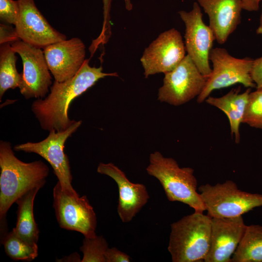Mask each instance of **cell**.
Instances as JSON below:
<instances>
[{
  "label": "cell",
  "mask_w": 262,
  "mask_h": 262,
  "mask_svg": "<svg viewBox=\"0 0 262 262\" xmlns=\"http://www.w3.org/2000/svg\"><path fill=\"white\" fill-rule=\"evenodd\" d=\"M118 76L116 72L105 73L102 67H92L85 59L78 72L63 82L55 81L50 92L44 99L38 98L32 105V110L44 130L65 131L74 122L68 117L72 101L93 86L99 79Z\"/></svg>",
  "instance_id": "6da1fadb"
},
{
  "label": "cell",
  "mask_w": 262,
  "mask_h": 262,
  "mask_svg": "<svg viewBox=\"0 0 262 262\" xmlns=\"http://www.w3.org/2000/svg\"><path fill=\"white\" fill-rule=\"evenodd\" d=\"M0 238L7 232V213L12 205L29 190L44 186L49 168L41 160L25 163L15 155L10 142H0Z\"/></svg>",
  "instance_id": "7a4b0ae2"
},
{
  "label": "cell",
  "mask_w": 262,
  "mask_h": 262,
  "mask_svg": "<svg viewBox=\"0 0 262 262\" xmlns=\"http://www.w3.org/2000/svg\"><path fill=\"white\" fill-rule=\"evenodd\" d=\"M212 217L195 211L171 225L168 250L173 262H204L211 245Z\"/></svg>",
  "instance_id": "3957f363"
},
{
  "label": "cell",
  "mask_w": 262,
  "mask_h": 262,
  "mask_svg": "<svg viewBox=\"0 0 262 262\" xmlns=\"http://www.w3.org/2000/svg\"><path fill=\"white\" fill-rule=\"evenodd\" d=\"M149 162L147 174L159 180L169 201L183 203L196 212L206 211L197 192V182L192 168L180 167L175 159L165 157L159 151L150 154Z\"/></svg>",
  "instance_id": "277c9868"
},
{
  "label": "cell",
  "mask_w": 262,
  "mask_h": 262,
  "mask_svg": "<svg viewBox=\"0 0 262 262\" xmlns=\"http://www.w3.org/2000/svg\"><path fill=\"white\" fill-rule=\"evenodd\" d=\"M198 190L207 215L212 218L238 217L262 207V194L242 191L232 180L202 185Z\"/></svg>",
  "instance_id": "5b68a950"
},
{
  "label": "cell",
  "mask_w": 262,
  "mask_h": 262,
  "mask_svg": "<svg viewBox=\"0 0 262 262\" xmlns=\"http://www.w3.org/2000/svg\"><path fill=\"white\" fill-rule=\"evenodd\" d=\"M53 207L60 227L82 233L84 237L96 236L97 216L86 196L62 189L58 181L53 190Z\"/></svg>",
  "instance_id": "8992f818"
},
{
  "label": "cell",
  "mask_w": 262,
  "mask_h": 262,
  "mask_svg": "<svg viewBox=\"0 0 262 262\" xmlns=\"http://www.w3.org/2000/svg\"><path fill=\"white\" fill-rule=\"evenodd\" d=\"M209 59L213 68L204 88L197 97L198 103L205 101L213 91L237 83L247 88L256 87L251 75L253 60L234 57L225 49L220 48L212 49Z\"/></svg>",
  "instance_id": "52a82bcc"
},
{
  "label": "cell",
  "mask_w": 262,
  "mask_h": 262,
  "mask_svg": "<svg viewBox=\"0 0 262 262\" xmlns=\"http://www.w3.org/2000/svg\"><path fill=\"white\" fill-rule=\"evenodd\" d=\"M81 124V120H74L65 131L51 130L43 140L36 143L27 142L16 145L14 149L17 151L34 153L43 157L51 166L62 189L71 192L76 191L71 184L72 176L69 161L64 149L66 140L76 132Z\"/></svg>",
  "instance_id": "ba28073f"
},
{
  "label": "cell",
  "mask_w": 262,
  "mask_h": 262,
  "mask_svg": "<svg viewBox=\"0 0 262 262\" xmlns=\"http://www.w3.org/2000/svg\"><path fill=\"white\" fill-rule=\"evenodd\" d=\"M164 74L158 99L174 106L183 104L198 97L207 80L188 54L174 69Z\"/></svg>",
  "instance_id": "9c48e42d"
},
{
  "label": "cell",
  "mask_w": 262,
  "mask_h": 262,
  "mask_svg": "<svg viewBox=\"0 0 262 262\" xmlns=\"http://www.w3.org/2000/svg\"><path fill=\"white\" fill-rule=\"evenodd\" d=\"M178 14L185 24L186 51L199 71L208 78L212 71L209 56L215 40L214 34L210 26L204 23L197 2L194 3L190 11L181 10Z\"/></svg>",
  "instance_id": "30bf717a"
},
{
  "label": "cell",
  "mask_w": 262,
  "mask_h": 262,
  "mask_svg": "<svg viewBox=\"0 0 262 262\" xmlns=\"http://www.w3.org/2000/svg\"><path fill=\"white\" fill-rule=\"evenodd\" d=\"M11 46L22 61L23 68L19 86L21 94L26 99L45 98L52 82L44 51L22 40Z\"/></svg>",
  "instance_id": "8fae6325"
},
{
  "label": "cell",
  "mask_w": 262,
  "mask_h": 262,
  "mask_svg": "<svg viewBox=\"0 0 262 262\" xmlns=\"http://www.w3.org/2000/svg\"><path fill=\"white\" fill-rule=\"evenodd\" d=\"M180 33L172 28L161 33L146 48L140 58L146 78L174 69L185 56Z\"/></svg>",
  "instance_id": "7c38bea8"
},
{
  "label": "cell",
  "mask_w": 262,
  "mask_h": 262,
  "mask_svg": "<svg viewBox=\"0 0 262 262\" xmlns=\"http://www.w3.org/2000/svg\"><path fill=\"white\" fill-rule=\"evenodd\" d=\"M19 14L15 28L20 40L44 49L66 39V36L53 28L36 7L34 0H17Z\"/></svg>",
  "instance_id": "4fadbf2b"
},
{
  "label": "cell",
  "mask_w": 262,
  "mask_h": 262,
  "mask_svg": "<svg viewBox=\"0 0 262 262\" xmlns=\"http://www.w3.org/2000/svg\"><path fill=\"white\" fill-rule=\"evenodd\" d=\"M43 51L50 72L55 81L59 82L74 77L85 60V45L78 37L49 45Z\"/></svg>",
  "instance_id": "5bb4252c"
},
{
  "label": "cell",
  "mask_w": 262,
  "mask_h": 262,
  "mask_svg": "<svg viewBox=\"0 0 262 262\" xmlns=\"http://www.w3.org/2000/svg\"><path fill=\"white\" fill-rule=\"evenodd\" d=\"M97 172L110 177L116 183L119 192L118 214L123 223L131 221L149 198L146 186L130 181L125 173L112 163H100Z\"/></svg>",
  "instance_id": "9a60e30c"
},
{
  "label": "cell",
  "mask_w": 262,
  "mask_h": 262,
  "mask_svg": "<svg viewBox=\"0 0 262 262\" xmlns=\"http://www.w3.org/2000/svg\"><path fill=\"white\" fill-rule=\"evenodd\" d=\"M246 226L242 216L212 218L210 248L205 262H231Z\"/></svg>",
  "instance_id": "2e32d148"
},
{
  "label": "cell",
  "mask_w": 262,
  "mask_h": 262,
  "mask_svg": "<svg viewBox=\"0 0 262 262\" xmlns=\"http://www.w3.org/2000/svg\"><path fill=\"white\" fill-rule=\"evenodd\" d=\"M209 17L217 42L224 44L241 22V0H197Z\"/></svg>",
  "instance_id": "e0dca14e"
},
{
  "label": "cell",
  "mask_w": 262,
  "mask_h": 262,
  "mask_svg": "<svg viewBox=\"0 0 262 262\" xmlns=\"http://www.w3.org/2000/svg\"><path fill=\"white\" fill-rule=\"evenodd\" d=\"M248 88L242 93L231 90L226 95L218 98L209 96L205 101L222 111L227 116L230 124L231 134L234 135L236 143L240 141L239 127L243 123L246 106L250 92Z\"/></svg>",
  "instance_id": "ac0fdd59"
},
{
  "label": "cell",
  "mask_w": 262,
  "mask_h": 262,
  "mask_svg": "<svg viewBox=\"0 0 262 262\" xmlns=\"http://www.w3.org/2000/svg\"><path fill=\"white\" fill-rule=\"evenodd\" d=\"M41 189L34 187L20 196L16 201L17 205L16 225L12 229L23 240L31 244H37L39 230L33 215L35 197Z\"/></svg>",
  "instance_id": "d6986e66"
},
{
  "label": "cell",
  "mask_w": 262,
  "mask_h": 262,
  "mask_svg": "<svg viewBox=\"0 0 262 262\" xmlns=\"http://www.w3.org/2000/svg\"><path fill=\"white\" fill-rule=\"evenodd\" d=\"M231 262H262V226H246Z\"/></svg>",
  "instance_id": "ffe728a7"
},
{
  "label": "cell",
  "mask_w": 262,
  "mask_h": 262,
  "mask_svg": "<svg viewBox=\"0 0 262 262\" xmlns=\"http://www.w3.org/2000/svg\"><path fill=\"white\" fill-rule=\"evenodd\" d=\"M11 45H0V100L9 89L18 87L21 81V73L16 68L17 57Z\"/></svg>",
  "instance_id": "44dd1931"
},
{
  "label": "cell",
  "mask_w": 262,
  "mask_h": 262,
  "mask_svg": "<svg viewBox=\"0 0 262 262\" xmlns=\"http://www.w3.org/2000/svg\"><path fill=\"white\" fill-rule=\"evenodd\" d=\"M0 239L6 254L14 261L30 262L38 256L37 244H31L23 240L12 230Z\"/></svg>",
  "instance_id": "7402d4cb"
},
{
  "label": "cell",
  "mask_w": 262,
  "mask_h": 262,
  "mask_svg": "<svg viewBox=\"0 0 262 262\" xmlns=\"http://www.w3.org/2000/svg\"><path fill=\"white\" fill-rule=\"evenodd\" d=\"M108 244L102 236L84 237L80 250L83 253L82 262H106L105 254Z\"/></svg>",
  "instance_id": "603a6c76"
},
{
  "label": "cell",
  "mask_w": 262,
  "mask_h": 262,
  "mask_svg": "<svg viewBox=\"0 0 262 262\" xmlns=\"http://www.w3.org/2000/svg\"><path fill=\"white\" fill-rule=\"evenodd\" d=\"M243 123L262 129V89L250 92Z\"/></svg>",
  "instance_id": "cb8c5ba5"
},
{
  "label": "cell",
  "mask_w": 262,
  "mask_h": 262,
  "mask_svg": "<svg viewBox=\"0 0 262 262\" xmlns=\"http://www.w3.org/2000/svg\"><path fill=\"white\" fill-rule=\"evenodd\" d=\"M19 14L18 2L14 0H0V20L15 26Z\"/></svg>",
  "instance_id": "d4e9b609"
},
{
  "label": "cell",
  "mask_w": 262,
  "mask_h": 262,
  "mask_svg": "<svg viewBox=\"0 0 262 262\" xmlns=\"http://www.w3.org/2000/svg\"><path fill=\"white\" fill-rule=\"evenodd\" d=\"M103 2V22L102 30L96 41L99 44L106 43L111 35L110 13L112 0H102Z\"/></svg>",
  "instance_id": "484cf974"
},
{
  "label": "cell",
  "mask_w": 262,
  "mask_h": 262,
  "mask_svg": "<svg viewBox=\"0 0 262 262\" xmlns=\"http://www.w3.org/2000/svg\"><path fill=\"white\" fill-rule=\"evenodd\" d=\"M19 40H21L16 28L4 24H0V45L5 43L11 45Z\"/></svg>",
  "instance_id": "4316f807"
},
{
  "label": "cell",
  "mask_w": 262,
  "mask_h": 262,
  "mask_svg": "<svg viewBox=\"0 0 262 262\" xmlns=\"http://www.w3.org/2000/svg\"><path fill=\"white\" fill-rule=\"evenodd\" d=\"M106 262H129V255L115 247L108 248L105 254Z\"/></svg>",
  "instance_id": "83f0119b"
},
{
  "label": "cell",
  "mask_w": 262,
  "mask_h": 262,
  "mask_svg": "<svg viewBox=\"0 0 262 262\" xmlns=\"http://www.w3.org/2000/svg\"><path fill=\"white\" fill-rule=\"evenodd\" d=\"M251 75L257 89H262V57L253 60Z\"/></svg>",
  "instance_id": "f1b7e54d"
},
{
  "label": "cell",
  "mask_w": 262,
  "mask_h": 262,
  "mask_svg": "<svg viewBox=\"0 0 262 262\" xmlns=\"http://www.w3.org/2000/svg\"><path fill=\"white\" fill-rule=\"evenodd\" d=\"M243 9L247 11H256L259 8L260 2L262 0H241Z\"/></svg>",
  "instance_id": "f546056e"
},
{
  "label": "cell",
  "mask_w": 262,
  "mask_h": 262,
  "mask_svg": "<svg viewBox=\"0 0 262 262\" xmlns=\"http://www.w3.org/2000/svg\"><path fill=\"white\" fill-rule=\"evenodd\" d=\"M124 1L126 9L128 11H131L132 9V4L131 0H124Z\"/></svg>",
  "instance_id": "4dcf8cb0"
},
{
  "label": "cell",
  "mask_w": 262,
  "mask_h": 262,
  "mask_svg": "<svg viewBox=\"0 0 262 262\" xmlns=\"http://www.w3.org/2000/svg\"><path fill=\"white\" fill-rule=\"evenodd\" d=\"M257 33L261 34L262 36V10L260 16V24L256 31Z\"/></svg>",
  "instance_id": "1f68e13d"
}]
</instances>
